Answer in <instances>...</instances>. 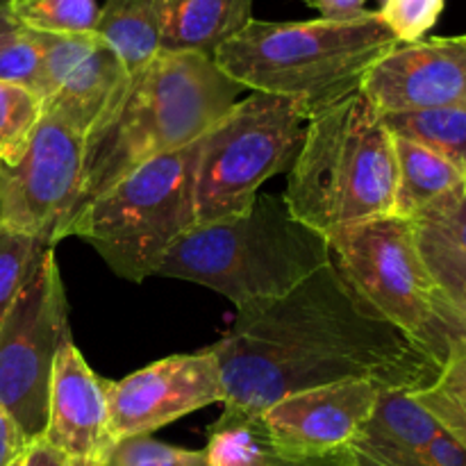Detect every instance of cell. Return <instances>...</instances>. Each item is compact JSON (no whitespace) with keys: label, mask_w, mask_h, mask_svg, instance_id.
Returning a JSON list of instances; mask_svg holds the SVG:
<instances>
[{"label":"cell","mask_w":466,"mask_h":466,"mask_svg":"<svg viewBox=\"0 0 466 466\" xmlns=\"http://www.w3.org/2000/svg\"><path fill=\"white\" fill-rule=\"evenodd\" d=\"M396 46L378 9L349 21L250 18L214 53V62L241 89L294 100L312 118L362 89L367 73Z\"/></svg>","instance_id":"3"},{"label":"cell","mask_w":466,"mask_h":466,"mask_svg":"<svg viewBox=\"0 0 466 466\" xmlns=\"http://www.w3.org/2000/svg\"><path fill=\"white\" fill-rule=\"evenodd\" d=\"M27 444L23 440L21 431L12 421L7 412L0 408V466H12L16 460L23 458Z\"/></svg>","instance_id":"32"},{"label":"cell","mask_w":466,"mask_h":466,"mask_svg":"<svg viewBox=\"0 0 466 466\" xmlns=\"http://www.w3.org/2000/svg\"><path fill=\"white\" fill-rule=\"evenodd\" d=\"M380 387L346 380L280 399L259 417L273 458L282 466L332 462L364 426Z\"/></svg>","instance_id":"11"},{"label":"cell","mask_w":466,"mask_h":466,"mask_svg":"<svg viewBox=\"0 0 466 466\" xmlns=\"http://www.w3.org/2000/svg\"><path fill=\"white\" fill-rule=\"evenodd\" d=\"M444 7L446 0H382L378 14L399 44H414L426 39Z\"/></svg>","instance_id":"28"},{"label":"cell","mask_w":466,"mask_h":466,"mask_svg":"<svg viewBox=\"0 0 466 466\" xmlns=\"http://www.w3.org/2000/svg\"><path fill=\"white\" fill-rule=\"evenodd\" d=\"M380 114L466 109V35L399 44L362 82Z\"/></svg>","instance_id":"13"},{"label":"cell","mask_w":466,"mask_h":466,"mask_svg":"<svg viewBox=\"0 0 466 466\" xmlns=\"http://www.w3.org/2000/svg\"><path fill=\"white\" fill-rule=\"evenodd\" d=\"M417 241L423 264L437 289L453 303L466 308V253L451 246L428 228L417 226Z\"/></svg>","instance_id":"26"},{"label":"cell","mask_w":466,"mask_h":466,"mask_svg":"<svg viewBox=\"0 0 466 466\" xmlns=\"http://www.w3.org/2000/svg\"><path fill=\"white\" fill-rule=\"evenodd\" d=\"M14 5H16V0H0V41L12 35L16 27H21V23L16 21V14H14Z\"/></svg>","instance_id":"35"},{"label":"cell","mask_w":466,"mask_h":466,"mask_svg":"<svg viewBox=\"0 0 466 466\" xmlns=\"http://www.w3.org/2000/svg\"><path fill=\"white\" fill-rule=\"evenodd\" d=\"M326 264V237L294 218L285 198L258 194L241 217L191 228L168 250L157 276L208 287L239 312L282 299Z\"/></svg>","instance_id":"5"},{"label":"cell","mask_w":466,"mask_h":466,"mask_svg":"<svg viewBox=\"0 0 466 466\" xmlns=\"http://www.w3.org/2000/svg\"><path fill=\"white\" fill-rule=\"evenodd\" d=\"M305 5L317 9L328 21H349L367 12V0H305Z\"/></svg>","instance_id":"33"},{"label":"cell","mask_w":466,"mask_h":466,"mask_svg":"<svg viewBox=\"0 0 466 466\" xmlns=\"http://www.w3.org/2000/svg\"><path fill=\"white\" fill-rule=\"evenodd\" d=\"M9 187V167L0 162V226H5V200H7Z\"/></svg>","instance_id":"36"},{"label":"cell","mask_w":466,"mask_h":466,"mask_svg":"<svg viewBox=\"0 0 466 466\" xmlns=\"http://www.w3.org/2000/svg\"><path fill=\"white\" fill-rule=\"evenodd\" d=\"M46 103L62 109L85 132L107 112L130 82L118 55L91 35H44Z\"/></svg>","instance_id":"14"},{"label":"cell","mask_w":466,"mask_h":466,"mask_svg":"<svg viewBox=\"0 0 466 466\" xmlns=\"http://www.w3.org/2000/svg\"><path fill=\"white\" fill-rule=\"evenodd\" d=\"M0 82L30 89L46 103V59L41 32L21 25L0 41Z\"/></svg>","instance_id":"25"},{"label":"cell","mask_w":466,"mask_h":466,"mask_svg":"<svg viewBox=\"0 0 466 466\" xmlns=\"http://www.w3.org/2000/svg\"><path fill=\"white\" fill-rule=\"evenodd\" d=\"M112 440L150 435L187 414L223 403V380L212 346L168 355L121 380H105Z\"/></svg>","instance_id":"12"},{"label":"cell","mask_w":466,"mask_h":466,"mask_svg":"<svg viewBox=\"0 0 466 466\" xmlns=\"http://www.w3.org/2000/svg\"><path fill=\"white\" fill-rule=\"evenodd\" d=\"M23 466H76L64 453H59L55 446L46 440L35 441L23 453Z\"/></svg>","instance_id":"34"},{"label":"cell","mask_w":466,"mask_h":466,"mask_svg":"<svg viewBox=\"0 0 466 466\" xmlns=\"http://www.w3.org/2000/svg\"><path fill=\"white\" fill-rule=\"evenodd\" d=\"M253 18V0H162V50L214 57Z\"/></svg>","instance_id":"17"},{"label":"cell","mask_w":466,"mask_h":466,"mask_svg":"<svg viewBox=\"0 0 466 466\" xmlns=\"http://www.w3.org/2000/svg\"><path fill=\"white\" fill-rule=\"evenodd\" d=\"M394 144L399 162L394 217L419 221L462 185L466 173L412 141L394 137Z\"/></svg>","instance_id":"19"},{"label":"cell","mask_w":466,"mask_h":466,"mask_svg":"<svg viewBox=\"0 0 466 466\" xmlns=\"http://www.w3.org/2000/svg\"><path fill=\"white\" fill-rule=\"evenodd\" d=\"M103 466H209L203 451L180 449L150 435H135L114 441L103 458Z\"/></svg>","instance_id":"27"},{"label":"cell","mask_w":466,"mask_h":466,"mask_svg":"<svg viewBox=\"0 0 466 466\" xmlns=\"http://www.w3.org/2000/svg\"><path fill=\"white\" fill-rule=\"evenodd\" d=\"M12 466H23V458H21V460H16V462H14Z\"/></svg>","instance_id":"37"},{"label":"cell","mask_w":466,"mask_h":466,"mask_svg":"<svg viewBox=\"0 0 466 466\" xmlns=\"http://www.w3.org/2000/svg\"><path fill=\"white\" fill-rule=\"evenodd\" d=\"M276 466H280V464H276Z\"/></svg>","instance_id":"39"},{"label":"cell","mask_w":466,"mask_h":466,"mask_svg":"<svg viewBox=\"0 0 466 466\" xmlns=\"http://www.w3.org/2000/svg\"><path fill=\"white\" fill-rule=\"evenodd\" d=\"M382 123L399 139L412 141L466 173V109L444 107L382 114Z\"/></svg>","instance_id":"20"},{"label":"cell","mask_w":466,"mask_h":466,"mask_svg":"<svg viewBox=\"0 0 466 466\" xmlns=\"http://www.w3.org/2000/svg\"><path fill=\"white\" fill-rule=\"evenodd\" d=\"M241 91L214 57L159 50L86 132L82 189L71 223L135 168L198 141L235 107Z\"/></svg>","instance_id":"2"},{"label":"cell","mask_w":466,"mask_h":466,"mask_svg":"<svg viewBox=\"0 0 466 466\" xmlns=\"http://www.w3.org/2000/svg\"><path fill=\"white\" fill-rule=\"evenodd\" d=\"M71 339L66 289L55 250L46 248L0 326V408L27 446L46 437L55 358Z\"/></svg>","instance_id":"9"},{"label":"cell","mask_w":466,"mask_h":466,"mask_svg":"<svg viewBox=\"0 0 466 466\" xmlns=\"http://www.w3.org/2000/svg\"><path fill=\"white\" fill-rule=\"evenodd\" d=\"M444 428L410 390H380L371 414L332 466H426L423 451Z\"/></svg>","instance_id":"16"},{"label":"cell","mask_w":466,"mask_h":466,"mask_svg":"<svg viewBox=\"0 0 466 466\" xmlns=\"http://www.w3.org/2000/svg\"><path fill=\"white\" fill-rule=\"evenodd\" d=\"M98 12L96 0H16L14 5L16 21L44 35H91Z\"/></svg>","instance_id":"23"},{"label":"cell","mask_w":466,"mask_h":466,"mask_svg":"<svg viewBox=\"0 0 466 466\" xmlns=\"http://www.w3.org/2000/svg\"><path fill=\"white\" fill-rule=\"evenodd\" d=\"M223 380V419L258 421L280 399L346 380L419 391L441 364L399 328L355 305L332 264L278 300L239 309L212 344Z\"/></svg>","instance_id":"1"},{"label":"cell","mask_w":466,"mask_h":466,"mask_svg":"<svg viewBox=\"0 0 466 466\" xmlns=\"http://www.w3.org/2000/svg\"><path fill=\"white\" fill-rule=\"evenodd\" d=\"M273 466H276V464H273Z\"/></svg>","instance_id":"40"},{"label":"cell","mask_w":466,"mask_h":466,"mask_svg":"<svg viewBox=\"0 0 466 466\" xmlns=\"http://www.w3.org/2000/svg\"><path fill=\"white\" fill-rule=\"evenodd\" d=\"M412 223L428 228L435 235H440L441 239L449 241L451 246L466 253V180L449 198H444L437 208H432L426 217Z\"/></svg>","instance_id":"29"},{"label":"cell","mask_w":466,"mask_h":466,"mask_svg":"<svg viewBox=\"0 0 466 466\" xmlns=\"http://www.w3.org/2000/svg\"><path fill=\"white\" fill-rule=\"evenodd\" d=\"M96 466H103V464H96Z\"/></svg>","instance_id":"38"},{"label":"cell","mask_w":466,"mask_h":466,"mask_svg":"<svg viewBox=\"0 0 466 466\" xmlns=\"http://www.w3.org/2000/svg\"><path fill=\"white\" fill-rule=\"evenodd\" d=\"M308 118L289 98L250 94L198 139L196 226L248 212L259 187L294 167Z\"/></svg>","instance_id":"7"},{"label":"cell","mask_w":466,"mask_h":466,"mask_svg":"<svg viewBox=\"0 0 466 466\" xmlns=\"http://www.w3.org/2000/svg\"><path fill=\"white\" fill-rule=\"evenodd\" d=\"M399 162L394 135L362 89L308 118L285 189L294 218L328 237L394 217Z\"/></svg>","instance_id":"4"},{"label":"cell","mask_w":466,"mask_h":466,"mask_svg":"<svg viewBox=\"0 0 466 466\" xmlns=\"http://www.w3.org/2000/svg\"><path fill=\"white\" fill-rule=\"evenodd\" d=\"M326 239L332 268L355 305L399 328L444 364L446 350L432 312L437 287L423 264L414 223L373 218L330 232Z\"/></svg>","instance_id":"8"},{"label":"cell","mask_w":466,"mask_h":466,"mask_svg":"<svg viewBox=\"0 0 466 466\" xmlns=\"http://www.w3.org/2000/svg\"><path fill=\"white\" fill-rule=\"evenodd\" d=\"M46 248L48 246L44 241L25 232L0 226V326L21 296Z\"/></svg>","instance_id":"24"},{"label":"cell","mask_w":466,"mask_h":466,"mask_svg":"<svg viewBox=\"0 0 466 466\" xmlns=\"http://www.w3.org/2000/svg\"><path fill=\"white\" fill-rule=\"evenodd\" d=\"M86 132L53 105L32 135L21 162L9 168L5 226L44 241L48 248L66 239L82 189Z\"/></svg>","instance_id":"10"},{"label":"cell","mask_w":466,"mask_h":466,"mask_svg":"<svg viewBox=\"0 0 466 466\" xmlns=\"http://www.w3.org/2000/svg\"><path fill=\"white\" fill-rule=\"evenodd\" d=\"M44 440L76 466L100 464L114 446L105 380L73 339L55 358Z\"/></svg>","instance_id":"15"},{"label":"cell","mask_w":466,"mask_h":466,"mask_svg":"<svg viewBox=\"0 0 466 466\" xmlns=\"http://www.w3.org/2000/svg\"><path fill=\"white\" fill-rule=\"evenodd\" d=\"M414 399L466 449V344L446 341V360L435 382L414 391Z\"/></svg>","instance_id":"21"},{"label":"cell","mask_w":466,"mask_h":466,"mask_svg":"<svg viewBox=\"0 0 466 466\" xmlns=\"http://www.w3.org/2000/svg\"><path fill=\"white\" fill-rule=\"evenodd\" d=\"M44 116V100L30 89L0 82V162L9 168L21 162Z\"/></svg>","instance_id":"22"},{"label":"cell","mask_w":466,"mask_h":466,"mask_svg":"<svg viewBox=\"0 0 466 466\" xmlns=\"http://www.w3.org/2000/svg\"><path fill=\"white\" fill-rule=\"evenodd\" d=\"M423 464L426 466H466V449L455 440L453 435H449L446 431H441L431 444L423 451Z\"/></svg>","instance_id":"31"},{"label":"cell","mask_w":466,"mask_h":466,"mask_svg":"<svg viewBox=\"0 0 466 466\" xmlns=\"http://www.w3.org/2000/svg\"><path fill=\"white\" fill-rule=\"evenodd\" d=\"M94 32L137 76L162 50V0H105Z\"/></svg>","instance_id":"18"},{"label":"cell","mask_w":466,"mask_h":466,"mask_svg":"<svg viewBox=\"0 0 466 466\" xmlns=\"http://www.w3.org/2000/svg\"><path fill=\"white\" fill-rule=\"evenodd\" d=\"M198 141L150 159L86 205L68 226L130 282L157 276L164 258L196 226L194 173Z\"/></svg>","instance_id":"6"},{"label":"cell","mask_w":466,"mask_h":466,"mask_svg":"<svg viewBox=\"0 0 466 466\" xmlns=\"http://www.w3.org/2000/svg\"><path fill=\"white\" fill-rule=\"evenodd\" d=\"M432 312H435L437 330H440L444 350L446 341L449 339L466 344V308L449 300L440 289H437L435 294H432Z\"/></svg>","instance_id":"30"}]
</instances>
